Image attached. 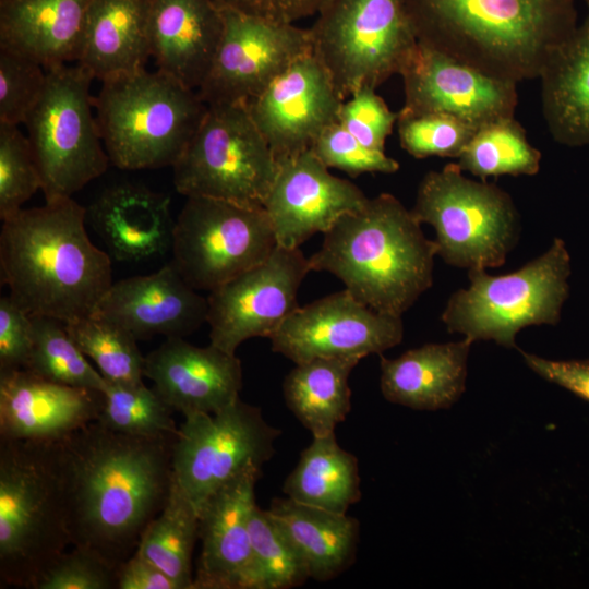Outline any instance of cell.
<instances>
[{"mask_svg": "<svg viewBox=\"0 0 589 589\" xmlns=\"http://www.w3.org/2000/svg\"><path fill=\"white\" fill-rule=\"evenodd\" d=\"M176 437L132 436L94 421L50 443L71 546L117 570L134 554L168 498Z\"/></svg>", "mask_w": 589, "mask_h": 589, "instance_id": "obj_1", "label": "cell"}, {"mask_svg": "<svg viewBox=\"0 0 589 589\" xmlns=\"http://www.w3.org/2000/svg\"><path fill=\"white\" fill-rule=\"evenodd\" d=\"M86 220V208L69 197L2 221L1 280L28 315L88 316L111 286L110 256L91 241Z\"/></svg>", "mask_w": 589, "mask_h": 589, "instance_id": "obj_2", "label": "cell"}, {"mask_svg": "<svg viewBox=\"0 0 589 589\" xmlns=\"http://www.w3.org/2000/svg\"><path fill=\"white\" fill-rule=\"evenodd\" d=\"M418 43L490 76L539 79L578 25L575 0H402Z\"/></svg>", "mask_w": 589, "mask_h": 589, "instance_id": "obj_3", "label": "cell"}, {"mask_svg": "<svg viewBox=\"0 0 589 589\" xmlns=\"http://www.w3.org/2000/svg\"><path fill=\"white\" fill-rule=\"evenodd\" d=\"M437 250L411 209L381 193L341 216L309 264L335 275L369 308L401 316L432 286Z\"/></svg>", "mask_w": 589, "mask_h": 589, "instance_id": "obj_4", "label": "cell"}, {"mask_svg": "<svg viewBox=\"0 0 589 589\" xmlns=\"http://www.w3.org/2000/svg\"><path fill=\"white\" fill-rule=\"evenodd\" d=\"M93 103L109 161L123 170L172 167L207 111L196 89L146 69L103 81Z\"/></svg>", "mask_w": 589, "mask_h": 589, "instance_id": "obj_5", "label": "cell"}, {"mask_svg": "<svg viewBox=\"0 0 589 589\" xmlns=\"http://www.w3.org/2000/svg\"><path fill=\"white\" fill-rule=\"evenodd\" d=\"M71 546L50 443L0 438L1 587L32 589Z\"/></svg>", "mask_w": 589, "mask_h": 589, "instance_id": "obj_6", "label": "cell"}, {"mask_svg": "<svg viewBox=\"0 0 589 589\" xmlns=\"http://www.w3.org/2000/svg\"><path fill=\"white\" fill-rule=\"evenodd\" d=\"M570 274L569 252L557 237L543 254L513 273L468 269L469 286L452 293L442 322L449 333L472 342L493 340L517 348L516 336L522 328L560 322Z\"/></svg>", "mask_w": 589, "mask_h": 589, "instance_id": "obj_7", "label": "cell"}, {"mask_svg": "<svg viewBox=\"0 0 589 589\" xmlns=\"http://www.w3.org/2000/svg\"><path fill=\"white\" fill-rule=\"evenodd\" d=\"M411 212L434 228L437 255L459 268L503 265L520 235L512 196L494 183L466 177L457 163L422 178Z\"/></svg>", "mask_w": 589, "mask_h": 589, "instance_id": "obj_8", "label": "cell"}, {"mask_svg": "<svg viewBox=\"0 0 589 589\" xmlns=\"http://www.w3.org/2000/svg\"><path fill=\"white\" fill-rule=\"evenodd\" d=\"M309 29L342 100L400 74L418 44L402 0H326Z\"/></svg>", "mask_w": 589, "mask_h": 589, "instance_id": "obj_9", "label": "cell"}, {"mask_svg": "<svg viewBox=\"0 0 589 589\" xmlns=\"http://www.w3.org/2000/svg\"><path fill=\"white\" fill-rule=\"evenodd\" d=\"M93 80L77 63L47 69L44 92L24 123L46 202L72 197L110 163L92 110Z\"/></svg>", "mask_w": 589, "mask_h": 589, "instance_id": "obj_10", "label": "cell"}, {"mask_svg": "<svg viewBox=\"0 0 589 589\" xmlns=\"http://www.w3.org/2000/svg\"><path fill=\"white\" fill-rule=\"evenodd\" d=\"M173 184L185 197L261 205L278 163L245 103L207 105L190 143L172 166Z\"/></svg>", "mask_w": 589, "mask_h": 589, "instance_id": "obj_11", "label": "cell"}, {"mask_svg": "<svg viewBox=\"0 0 589 589\" xmlns=\"http://www.w3.org/2000/svg\"><path fill=\"white\" fill-rule=\"evenodd\" d=\"M277 247L261 205L187 197L171 242V264L195 290L212 291L265 261Z\"/></svg>", "mask_w": 589, "mask_h": 589, "instance_id": "obj_12", "label": "cell"}, {"mask_svg": "<svg viewBox=\"0 0 589 589\" xmlns=\"http://www.w3.org/2000/svg\"><path fill=\"white\" fill-rule=\"evenodd\" d=\"M280 431L239 397L217 413L184 416L172 446V474L196 509L217 490L275 454Z\"/></svg>", "mask_w": 589, "mask_h": 589, "instance_id": "obj_13", "label": "cell"}, {"mask_svg": "<svg viewBox=\"0 0 589 589\" xmlns=\"http://www.w3.org/2000/svg\"><path fill=\"white\" fill-rule=\"evenodd\" d=\"M220 7L224 17L221 39L197 89L207 105L247 104L298 58L313 51L309 28Z\"/></svg>", "mask_w": 589, "mask_h": 589, "instance_id": "obj_14", "label": "cell"}, {"mask_svg": "<svg viewBox=\"0 0 589 589\" xmlns=\"http://www.w3.org/2000/svg\"><path fill=\"white\" fill-rule=\"evenodd\" d=\"M310 271L300 248L277 245L265 261L209 291V344L235 353L250 338H271L299 308L298 290Z\"/></svg>", "mask_w": 589, "mask_h": 589, "instance_id": "obj_15", "label": "cell"}, {"mask_svg": "<svg viewBox=\"0 0 589 589\" xmlns=\"http://www.w3.org/2000/svg\"><path fill=\"white\" fill-rule=\"evenodd\" d=\"M401 316L377 312L346 288L299 306L271 336L272 350L294 364L316 358L382 354L401 342Z\"/></svg>", "mask_w": 589, "mask_h": 589, "instance_id": "obj_16", "label": "cell"}, {"mask_svg": "<svg viewBox=\"0 0 589 589\" xmlns=\"http://www.w3.org/2000/svg\"><path fill=\"white\" fill-rule=\"evenodd\" d=\"M342 101L312 51L298 58L247 106L278 163L310 149L327 127L338 122Z\"/></svg>", "mask_w": 589, "mask_h": 589, "instance_id": "obj_17", "label": "cell"}, {"mask_svg": "<svg viewBox=\"0 0 589 589\" xmlns=\"http://www.w3.org/2000/svg\"><path fill=\"white\" fill-rule=\"evenodd\" d=\"M410 112H443L479 129L514 117L517 84L490 76L420 43L400 74Z\"/></svg>", "mask_w": 589, "mask_h": 589, "instance_id": "obj_18", "label": "cell"}, {"mask_svg": "<svg viewBox=\"0 0 589 589\" xmlns=\"http://www.w3.org/2000/svg\"><path fill=\"white\" fill-rule=\"evenodd\" d=\"M368 196L354 183L336 177L305 149L278 161L263 207L277 245L300 248L317 232H327L345 214L361 208Z\"/></svg>", "mask_w": 589, "mask_h": 589, "instance_id": "obj_19", "label": "cell"}, {"mask_svg": "<svg viewBox=\"0 0 589 589\" xmlns=\"http://www.w3.org/2000/svg\"><path fill=\"white\" fill-rule=\"evenodd\" d=\"M207 312V297L199 294L168 263L155 273L112 283L91 315L143 340L157 335L184 338L206 323Z\"/></svg>", "mask_w": 589, "mask_h": 589, "instance_id": "obj_20", "label": "cell"}, {"mask_svg": "<svg viewBox=\"0 0 589 589\" xmlns=\"http://www.w3.org/2000/svg\"><path fill=\"white\" fill-rule=\"evenodd\" d=\"M103 393L48 381L26 369L0 372V438L58 442L97 420Z\"/></svg>", "mask_w": 589, "mask_h": 589, "instance_id": "obj_21", "label": "cell"}, {"mask_svg": "<svg viewBox=\"0 0 589 589\" xmlns=\"http://www.w3.org/2000/svg\"><path fill=\"white\" fill-rule=\"evenodd\" d=\"M144 376L183 416L217 413L236 399L242 387L241 361L209 344L197 347L183 337L167 338L145 356Z\"/></svg>", "mask_w": 589, "mask_h": 589, "instance_id": "obj_22", "label": "cell"}, {"mask_svg": "<svg viewBox=\"0 0 589 589\" xmlns=\"http://www.w3.org/2000/svg\"><path fill=\"white\" fill-rule=\"evenodd\" d=\"M259 469L227 482L199 508L201 552L193 589H247L251 562L250 518Z\"/></svg>", "mask_w": 589, "mask_h": 589, "instance_id": "obj_23", "label": "cell"}, {"mask_svg": "<svg viewBox=\"0 0 589 589\" xmlns=\"http://www.w3.org/2000/svg\"><path fill=\"white\" fill-rule=\"evenodd\" d=\"M151 55L157 70L192 89L203 84L224 31L217 0H149Z\"/></svg>", "mask_w": 589, "mask_h": 589, "instance_id": "obj_24", "label": "cell"}, {"mask_svg": "<svg viewBox=\"0 0 589 589\" xmlns=\"http://www.w3.org/2000/svg\"><path fill=\"white\" fill-rule=\"evenodd\" d=\"M171 199L129 182L105 189L86 208V219L111 257L141 262L171 249L175 221Z\"/></svg>", "mask_w": 589, "mask_h": 589, "instance_id": "obj_25", "label": "cell"}, {"mask_svg": "<svg viewBox=\"0 0 589 589\" xmlns=\"http://www.w3.org/2000/svg\"><path fill=\"white\" fill-rule=\"evenodd\" d=\"M149 0H91L75 63L100 82L145 69L151 55Z\"/></svg>", "mask_w": 589, "mask_h": 589, "instance_id": "obj_26", "label": "cell"}, {"mask_svg": "<svg viewBox=\"0 0 589 589\" xmlns=\"http://www.w3.org/2000/svg\"><path fill=\"white\" fill-rule=\"evenodd\" d=\"M472 341L426 344L396 359L381 356V392L386 400L414 410L452 407L466 389Z\"/></svg>", "mask_w": 589, "mask_h": 589, "instance_id": "obj_27", "label": "cell"}, {"mask_svg": "<svg viewBox=\"0 0 589 589\" xmlns=\"http://www.w3.org/2000/svg\"><path fill=\"white\" fill-rule=\"evenodd\" d=\"M91 0H0V47L44 68L75 61Z\"/></svg>", "mask_w": 589, "mask_h": 589, "instance_id": "obj_28", "label": "cell"}, {"mask_svg": "<svg viewBox=\"0 0 589 589\" xmlns=\"http://www.w3.org/2000/svg\"><path fill=\"white\" fill-rule=\"evenodd\" d=\"M539 79L552 137L566 146H589V11L552 53Z\"/></svg>", "mask_w": 589, "mask_h": 589, "instance_id": "obj_29", "label": "cell"}, {"mask_svg": "<svg viewBox=\"0 0 589 589\" xmlns=\"http://www.w3.org/2000/svg\"><path fill=\"white\" fill-rule=\"evenodd\" d=\"M268 512L302 555L310 578L327 581L356 560L359 522L347 513H335L296 502L274 498Z\"/></svg>", "mask_w": 589, "mask_h": 589, "instance_id": "obj_30", "label": "cell"}, {"mask_svg": "<svg viewBox=\"0 0 589 589\" xmlns=\"http://www.w3.org/2000/svg\"><path fill=\"white\" fill-rule=\"evenodd\" d=\"M357 358H316L297 363L283 383L289 410L313 437L335 433L351 409L349 376Z\"/></svg>", "mask_w": 589, "mask_h": 589, "instance_id": "obj_31", "label": "cell"}, {"mask_svg": "<svg viewBox=\"0 0 589 589\" xmlns=\"http://www.w3.org/2000/svg\"><path fill=\"white\" fill-rule=\"evenodd\" d=\"M283 491L296 502L347 513L361 498L358 460L340 447L335 433L313 437L286 478Z\"/></svg>", "mask_w": 589, "mask_h": 589, "instance_id": "obj_32", "label": "cell"}, {"mask_svg": "<svg viewBox=\"0 0 589 589\" xmlns=\"http://www.w3.org/2000/svg\"><path fill=\"white\" fill-rule=\"evenodd\" d=\"M199 512L172 474L168 498L141 536L136 553L166 573L179 589H193L192 554Z\"/></svg>", "mask_w": 589, "mask_h": 589, "instance_id": "obj_33", "label": "cell"}, {"mask_svg": "<svg viewBox=\"0 0 589 589\" xmlns=\"http://www.w3.org/2000/svg\"><path fill=\"white\" fill-rule=\"evenodd\" d=\"M457 165L483 181L489 177L533 176L541 153L533 147L514 117L480 127L457 157Z\"/></svg>", "mask_w": 589, "mask_h": 589, "instance_id": "obj_34", "label": "cell"}, {"mask_svg": "<svg viewBox=\"0 0 589 589\" xmlns=\"http://www.w3.org/2000/svg\"><path fill=\"white\" fill-rule=\"evenodd\" d=\"M250 538L247 589H289L310 578L302 555L268 509L254 506Z\"/></svg>", "mask_w": 589, "mask_h": 589, "instance_id": "obj_35", "label": "cell"}, {"mask_svg": "<svg viewBox=\"0 0 589 589\" xmlns=\"http://www.w3.org/2000/svg\"><path fill=\"white\" fill-rule=\"evenodd\" d=\"M33 347L26 370L58 384L103 393L107 381L86 360L64 322L32 316Z\"/></svg>", "mask_w": 589, "mask_h": 589, "instance_id": "obj_36", "label": "cell"}, {"mask_svg": "<svg viewBox=\"0 0 589 589\" xmlns=\"http://www.w3.org/2000/svg\"><path fill=\"white\" fill-rule=\"evenodd\" d=\"M173 409L155 388L139 384H117L107 381L97 422L105 428L140 437L177 436L179 428Z\"/></svg>", "mask_w": 589, "mask_h": 589, "instance_id": "obj_37", "label": "cell"}, {"mask_svg": "<svg viewBox=\"0 0 589 589\" xmlns=\"http://www.w3.org/2000/svg\"><path fill=\"white\" fill-rule=\"evenodd\" d=\"M64 324L80 350L94 361L106 381L117 384L143 382L145 357L128 330L94 315Z\"/></svg>", "mask_w": 589, "mask_h": 589, "instance_id": "obj_38", "label": "cell"}, {"mask_svg": "<svg viewBox=\"0 0 589 589\" xmlns=\"http://www.w3.org/2000/svg\"><path fill=\"white\" fill-rule=\"evenodd\" d=\"M400 146L412 157L457 158L478 130L470 123L443 112L398 111Z\"/></svg>", "mask_w": 589, "mask_h": 589, "instance_id": "obj_39", "label": "cell"}, {"mask_svg": "<svg viewBox=\"0 0 589 589\" xmlns=\"http://www.w3.org/2000/svg\"><path fill=\"white\" fill-rule=\"evenodd\" d=\"M38 190L39 170L27 139L19 125L0 122V218L19 213Z\"/></svg>", "mask_w": 589, "mask_h": 589, "instance_id": "obj_40", "label": "cell"}, {"mask_svg": "<svg viewBox=\"0 0 589 589\" xmlns=\"http://www.w3.org/2000/svg\"><path fill=\"white\" fill-rule=\"evenodd\" d=\"M47 69L16 51L0 47V122L24 124L39 100Z\"/></svg>", "mask_w": 589, "mask_h": 589, "instance_id": "obj_41", "label": "cell"}, {"mask_svg": "<svg viewBox=\"0 0 589 589\" xmlns=\"http://www.w3.org/2000/svg\"><path fill=\"white\" fill-rule=\"evenodd\" d=\"M310 149L327 168H337L352 178L366 172L394 173L399 169L396 159L384 151L364 146L338 122L327 127Z\"/></svg>", "mask_w": 589, "mask_h": 589, "instance_id": "obj_42", "label": "cell"}, {"mask_svg": "<svg viewBox=\"0 0 589 589\" xmlns=\"http://www.w3.org/2000/svg\"><path fill=\"white\" fill-rule=\"evenodd\" d=\"M117 572L97 554L71 546L41 572L32 589H113Z\"/></svg>", "mask_w": 589, "mask_h": 589, "instance_id": "obj_43", "label": "cell"}, {"mask_svg": "<svg viewBox=\"0 0 589 589\" xmlns=\"http://www.w3.org/2000/svg\"><path fill=\"white\" fill-rule=\"evenodd\" d=\"M392 111L372 87H362L342 101L338 123L364 146L384 151L385 141L397 123Z\"/></svg>", "mask_w": 589, "mask_h": 589, "instance_id": "obj_44", "label": "cell"}, {"mask_svg": "<svg viewBox=\"0 0 589 589\" xmlns=\"http://www.w3.org/2000/svg\"><path fill=\"white\" fill-rule=\"evenodd\" d=\"M33 347L32 316L10 296L0 299V372L26 369Z\"/></svg>", "mask_w": 589, "mask_h": 589, "instance_id": "obj_45", "label": "cell"}, {"mask_svg": "<svg viewBox=\"0 0 589 589\" xmlns=\"http://www.w3.org/2000/svg\"><path fill=\"white\" fill-rule=\"evenodd\" d=\"M520 353L539 376L589 401V360H549L525 351Z\"/></svg>", "mask_w": 589, "mask_h": 589, "instance_id": "obj_46", "label": "cell"}, {"mask_svg": "<svg viewBox=\"0 0 589 589\" xmlns=\"http://www.w3.org/2000/svg\"><path fill=\"white\" fill-rule=\"evenodd\" d=\"M220 4L275 22L294 23L317 14L326 0H217Z\"/></svg>", "mask_w": 589, "mask_h": 589, "instance_id": "obj_47", "label": "cell"}, {"mask_svg": "<svg viewBox=\"0 0 589 589\" xmlns=\"http://www.w3.org/2000/svg\"><path fill=\"white\" fill-rule=\"evenodd\" d=\"M117 588L179 589L166 573L136 552L118 568Z\"/></svg>", "mask_w": 589, "mask_h": 589, "instance_id": "obj_48", "label": "cell"}, {"mask_svg": "<svg viewBox=\"0 0 589 589\" xmlns=\"http://www.w3.org/2000/svg\"><path fill=\"white\" fill-rule=\"evenodd\" d=\"M582 1L586 3L587 9H588V11H589V0H582Z\"/></svg>", "mask_w": 589, "mask_h": 589, "instance_id": "obj_49", "label": "cell"}]
</instances>
